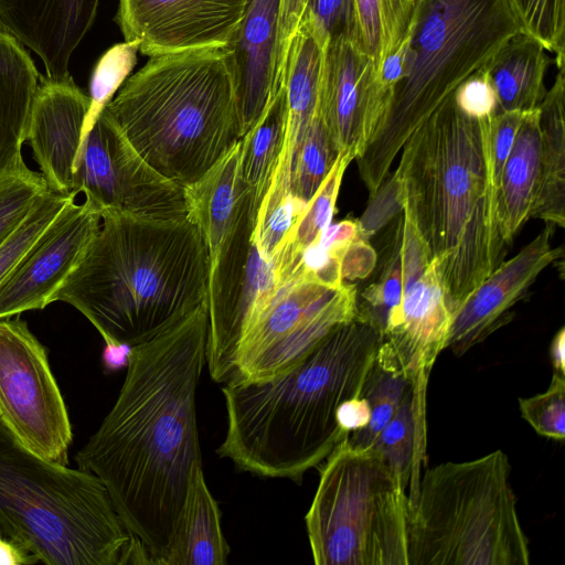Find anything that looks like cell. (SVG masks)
Wrapping results in <instances>:
<instances>
[{
	"label": "cell",
	"mask_w": 565,
	"mask_h": 565,
	"mask_svg": "<svg viewBox=\"0 0 565 565\" xmlns=\"http://www.w3.org/2000/svg\"><path fill=\"white\" fill-rule=\"evenodd\" d=\"M205 302L130 351L111 409L76 452L105 486L127 530L164 565L196 467V391L206 364Z\"/></svg>",
	"instance_id": "obj_1"
},
{
	"label": "cell",
	"mask_w": 565,
	"mask_h": 565,
	"mask_svg": "<svg viewBox=\"0 0 565 565\" xmlns=\"http://www.w3.org/2000/svg\"><path fill=\"white\" fill-rule=\"evenodd\" d=\"M379 344V333L354 318L280 375L225 382L226 433L217 455L242 471L299 482L348 436L338 408L361 396Z\"/></svg>",
	"instance_id": "obj_2"
},
{
	"label": "cell",
	"mask_w": 565,
	"mask_h": 565,
	"mask_svg": "<svg viewBox=\"0 0 565 565\" xmlns=\"http://www.w3.org/2000/svg\"><path fill=\"white\" fill-rule=\"evenodd\" d=\"M490 117L470 118L452 99L411 135L395 170L403 212L429 248L451 318L507 254Z\"/></svg>",
	"instance_id": "obj_3"
},
{
	"label": "cell",
	"mask_w": 565,
	"mask_h": 565,
	"mask_svg": "<svg viewBox=\"0 0 565 565\" xmlns=\"http://www.w3.org/2000/svg\"><path fill=\"white\" fill-rule=\"evenodd\" d=\"M206 284L204 245L189 216L160 221L107 210L53 302L78 310L105 343L134 347L204 303Z\"/></svg>",
	"instance_id": "obj_4"
},
{
	"label": "cell",
	"mask_w": 565,
	"mask_h": 565,
	"mask_svg": "<svg viewBox=\"0 0 565 565\" xmlns=\"http://www.w3.org/2000/svg\"><path fill=\"white\" fill-rule=\"evenodd\" d=\"M105 109L158 173L188 188L239 140L231 51L206 46L150 56Z\"/></svg>",
	"instance_id": "obj_5"
},
{
	"label": "cell",
	"mask_w": 565,
	"mask_h": 565,
	"mask_svg": "<svg viewBox=\"0 0 565 565\" xmlns=\"http://www.w3.org/2000/svg\"><path fill=\"white\" fill-rule=\"evenodd\" d=\"M520 32L524 26L511 0H420L405 76L382 126L356 158L370 195L411 135Z\"/></svg>",
	"instance_id": "obj_6"
},
{
	"label": "cell",
	"mask_w": 565,
	"mask_h": 565,
	"mask_svg": "<svg viewBox=\"0 0 565 565\" xmlns=\"http://www.w3.org/2000/svg\"><path fill=\"white\" fill-rule=\"evenodd\" d=\"M0 534L46 565H125L135 541L95 475L40 458L1 423Z\"/></svg>",
	"instance_id": "obj_7"
},
{
	"label": "cell",
	"mask_w": 565,
	"mask_h": 565,
	"mask_svg": "<svg viewBox=\"0 0 565 565\" xmlns=\"http://www.w3.org/2000/svg\"><path fill=\"white\" fill-rule=\"evenodd\" d=\"M510 472L502 450L427 469L408 514V565H529Z\"/></svg>",
	"instance_id": "obj_8"
},
{
	"label": "cell",
	"mask_w": 565,
	"mask_h": 565,
	"mask_svg": "<svg viewBox=\"0 0 565 565\" xmlns=\"http://www.w3.org/2000/svg\"><path fill=\"white\" fill-rule=\"evenodd\" d=\"M405 491L381 454L347 437L320 469L306 514L317 565H408Z\"/></svg>",
	"instance_id": "obj_9"
},
{
	"label": "cell",
	"mask_w": 565,
	"mask_h": 565,
	"mask_svg": "<svg viewBox=\"0 0 565 565\" xmlns=\"http://www.w3.org/2000/svg\"><path fill=\"white\" fill-rule=\"evenodd\" d=\"M239 140L201 180L185 188L189 217L206 255V365L213 381L234 374L236 317L257 210L238 175Z\"/></svg>",
	"instance_id": "obj_10"
},
{
	"label": "cell",
	"mask_w": 565,
	"mask_h": 565,
	"mask_svg": "<svg viewBox=\"0 0 565 565\" xmlns=\"http://www.w3.org/2000/svg\"><path fill=\"white\" fill-rule=\"evenodd\" d=\"M355 301L354 285L337 288L295 275L243 332L231 379L262 381L289 371L354 319Z\"/></svg>",
	"instance_id": "obj_11"
},
{
	"label": "cell",
	"mask_w": 565,
	"mask_h": 565,
	"mask_svg": "<svg viewBox=\"0 0 565 565\" xmlns=\"http://www.w3.org/2000/svg\"><path fill=\"white\" fill-rule=\"evenodd\" d=\"M0 423L40 458L67 466L68 412L45 347L19 316L0 319Z\"/></svg>",
	"instance_id": "obj_12"
},
{
	"label": "cell",
	"mask_w": 565,
	"mask_h": 565,
	"mask_svg": "<svg viewBox=\"0 0 565 565\" xmlns=\"http://www.w3.org/2000/svg\"><path fill=\"white\" fill-rule=\"evenodd\" d=\"M403 295L393 327L380 339L375 363L403 376L426 406L429 374L446 349L451 313L429 248L403 212Z\"/></svg>",
	"instance_id": "obj_13"
},
{
	"label": "cell",
	"mask_w": 565,
	"mask_h": 565,
	"mask_svg": "<svg viewBox=\"0 0 565 565\" xmlns=\"http://www.w3.org/2000/svg\"><path fill=\"white\" fill-rule=\"evenodd\" d=\"M72 193H83L100 214L113 210L160 221L189 216L185 188L158 173L105 108L77 152Z\"/></svg>",
	"instance_id": "obj_14"
},
{
	"label": "cell",
	"mask_w": 565,
	"mask_h": 565,
	"mask_svg": "<svg viewBox=\"0 0 565 565\" xmlns=\"http://www.w3.org/2000/svg\"><path fill=\"white\" fill-rule=\"evenodd\" d=\"M394 89L386 86L374 61L350 34L324 49L319 109L340 154L356 159L382 126Z\"/></svg>",
	"instance_id": "obj_15"
},
{
	"label": "cell",
	"mask_w": 565,
	"mask_h": 565,
	"mask_svg": "<svg viewBox=\"0 0 565 565\" xmlns=\"http://www.w3.org/2000/svg\"><path fill=\"white\" fill-rule=\"evenodd\" d=\"M116 21L126 42L147 56L226 46L248 0H118Z\"/></svg>",
	"instance_id": "obj_16"
},
{
	"label": "cell",
	"mask_w": 565,
	"mask_h": 565,
	"mask_svg": "<svg viewBox=\"0 0 565 565\" xmlns=\"http://www.w3.org/2000/svg\"><path fill=\"white\" fill-rule=\"evenodd\" d=\"M100 223L102 214L89 201H71L0 287V319L52 303Z\"/></svg>",
	"instance_id": "obj_17"
},
{
	"label": "cell",
	"mask_w": 565,
	"mask_h": 565,
	"mask_svg": "<svg viewBox=\"0 0 565 565\" xmlns=\"http://www.w3.org/2000/svg\"><path fill=\"white\" fill-rule=\"evenodd\" d=\"M554 230L546 225L468 296L452 315L446 349L461 356L511 319L510 309L527 294L539 275L563 257L562 246L551 245Z\"/></svg>",
	"instance_id": "obj_18"
},
{
	"label": "cell",
	"mask_w": 565,
	"mask_h": 565,
	"mask_svg": "<svg viewBox=\"0 0 565 565\" xmlns=\"http://www.w3.org/2000/svg\"><path fill=\"white\" fill-rule=\"evenodd\" d=\"M100 0H0V29L32 50L50 81L72 78L70 61L93 26Z\"/></svg>",
	"instance_id": "obj_19"
},
{
	"label": "cell",
	"mask_w": 565,
	"mask_h": 565,
	"mask_svg": "<svg viewBox=\"0 0 565 565\" xmlns=\"http://www.w3.org/2000/svg\"><path fill=\"white\" fill-rule=\"evenodd\" d=\"M88 107V95L73 78H41L26 141L40 173L54 192L73 194L74 164Z\"/></svg>",
	"instance_id": "obj_20"
},
{
	"label": "cell",
	"mask_w": 565,
	"mask_h": 565,
	"mask_svg": "<svg viewBox=\"0 0 565 565\" xmlns=\"http://www.w3.org/2000/svg\"><path fill=\"white\" fill-rule=\"evenodd\" d=\"M280 0H248L226 45L236 79L239 139L257 122L280 88L277 78Z\"/></svg>",
	"instance_id": "obj_21"
},
{
	"label": "cell",
	"mask_w": 565,
	"mask_h": 565,
	"mask_svg": "<svg viewBox=\"0 0 565 565\" xmlns=\"http://www.w3.org/2000/svg\"><path fill=\"white\" fill-rule=\"evenodd\" d=\"M540 179V108H535L524 113L497 185L498 222L507 245L532 216Z\"/></svg>",
	"instance_id": "obj_22"
},
{
	"label": "cell",
	"mask_w": 565,
	"mask_h": 565,
	"mask_svg": "<svg viewBox=\"0 0 565 565\" xmlns=\"http://www.w3.org/2000/svg\"><path fill=\"white\" fill-rule=\"evenodd\" d=\"M40 82L24 46L0 29V168L22 151Z\"/></svg>",
	"instance_id": "obj_23"
},
{
	"label": "cell",
	"mask_w": 565,
	"mask_h": 565,
	"mask_svg": "<svg viewBox=\"0 0 565 565\" xmlns=\"http://www.w3.org/2000/svg\"><path fill=\"white\" fill-rule=\"evenodd\" d=\"M548 65V52L536 38L525 32L512 36L484 66L497 94V113L539 108L547 92Z\"/></svg>",
	"instance_id": "obj_24"
},
{
	"label": "cell",
	"mask_w": 565,
	"mask_h": 565,
	"mask_svg": "<svg viewBox=\"0 0 565 565\" xmlns=\"http://www.w3.org/2000/svg\"><path fill=\"white\" fill-rule=\"evenodd\" d=\"M565 67L540 105L541 179L531 217L565 226Z\"/></svg>",
	"instance_id": "obj_25"
},
{
	"label": "cell",
	"mask_w": 565,
	"mask_h": 565,
	"mask_svg": "<svg viewBox=\"0 0 565 565\" xmlns=\"http://www.w3.org/2000/svg\"><path fill=\"white\" fill-rule=\"evenodd\" d=\"M228 554L217 502L199 466L164 565H224Z\"/></svg>",
	"instance_id": "obj_26"
},
{
	"label": "cell",
	"mask_w": 565,
	"mask_h": 565,
	"mask_svg": "<svg viewBox=\"0 0 565 565\" xmlns=\"http://www.w3.org/2000/svg\"><path fill=\"white\" fill-rule=\"evenodd\" d=\"M326 47L300 26L288 46L281 75L288 110L282 158L290 167L295 150L318 109Z\"/></svg>",
	"instance_id": "obj_27"
},
{
	"label": "cell",
	"mask_w": 565,
	"mask_h": 565,
	"mask_svg": "<svg viewBox=\"0 0 565 565\" xmlns=\"http://www.w3.org/2000/svg\"><path fill=\"white\" fill-rule=\"evenodd\" d=\"M287 122V100L281 84L257 122L239 139L238 175L257 212L284 152Z\"/></svg>",
	"instance_id": "obj_28"
},
{
	"label": "cell",
	"mask_w": 565,
	"mask_h": 565,
	"mask_svg": "<svg viewBox=\"0 0 565 565\" xmlns=\"http://www.w3.org/2000/svg\"><path fill=\"white\" fill-rule=\"evenodd\" d=\"M370 448L381 454L405 491L411 509L426 461V408L415 399L412 386Z\"/></svg>",
	"instance_id": "obj_29"
},
{
	"label": "cell",
	"mask_w": 565,
	"mask_h": 565,
	"mask_svg": "<svg viewBox=\"0 0 565 565\" xmlns=\"http://www.w3.org/2000/svg\"><path fill=\"white\" fill-rule=\"evenodd\" d=\"M420 0H353L352 36L381 73L409 31Z\"/></svg>",
	"instance_id": "obj_30"
},
{
	"label": "cell",
	"mask_w": 565,
	"mask_h": 565,
	"mask_svg": "<svg viewBox=\"0 0 565 565\" xmlns=\"http://www.w3.org/2000/svg\"><path fill=\"white\" fill-rule=\"evenodd\" d=\"M339 148L318 109L308 125L291 160V194L307 204L318 191L337 159Z\"/></svg>",
	"instance_id": "obj_31"
},
{
	"label": "cell",
	"mask_w": 565,
	"mask_h": 565,
	"mask_svg": "<svg viewBox=\"0 0 565 565\" xmlns=\"http://www.w3.org/2000/svg\"><path fill=\"white\" fill-rule=\"evenodd\" d=\"M49 190L43 175L26 166L22 151L0 168V245Z\"/></svg>",
	"instance_id": "obj_32"
},
{
	"label": "cell",
	"mask_w": 565,
	"mask_h": 565,
	"mask_svg": "<svg viewBox=\"0 0 565 565\" xmlns=\"http://www.w3.org/2000/svg\"><path fill=\"white\" fill-rule=\"evenodd\" d=\"M352 160L350 156H339L318 191L307 203L303 214L296 224L290 242L285 246L294 265V274L303 250L317 243L323 231L331 224L342 178Z\"/></svg>",
	"instance_id": "obj_33"
},
{
	"label": "cell",
	"mask_w": 565,
	"mask_h": 565,
	"mask_svg": "<svg viewBox=\"0 0 565 565\" xmlns=\"http://www.w3.org/2000/svg\"><path fill=\"white\" fill-rule=\"evenodd\" d=\"M411 384L401 375L374 363L365 380L361 396L370 406L369 424L347 436L350 446L370 448L393 417Z\"/></svg>",
	"instance_id": "obj_34"
},
{
	"label": "cell",
	"mask_w": 565,
	"mask_h": 565,
	"mask_svg": "<svg viewBox=\"0 0 565 565\" xmlns=\"http://www.w3.org/2000/svg\"><path fill=\"white\" fill-rule=\"evenodd\" d=\"M76 195L49 190L32 207L21 224L0 245V287L12 275L25 255Z\"/></svg>",
	"instance_id": "obj_35"
},
{
	"label": "cell",
	"mask_w": 565,
	"mask_h": 565,
	"mask_svg": "<svg viewBox=\"0 0 565 565\" xmlns=\"http://www.w3.org/2000/svg\"><path fill=\"white\" fill-rule=\"evenodd\" d=\"M138 51L137 41H125L109 49L96 64L89 84V107L82 129L79 148L104 108L135 67Z\"/></svg>",
	"instance_id": "obj_36"
},
{
	"label": "cell",
	"mask_w": 565,
	"mask_h": 565,
	"mask_svg": "<svg viewBox=\"0 0 565 565\" xmlns=\"http://www.w3.org/2000/svg\"><path fill=\"white\" fill-rule=\"evenodd\" d=\"M525 33L555 54L557 68L565 67V0H511Z\"/></svg>",
	"instance_id": "obj_37"
},
{
	"label": "cell",
	"mask_w": 565,
	"mask_h": 565,
	"mask_svg": "<svg viewBox=\"0 0 565 565\" xmlns=\"http://www.w3.org/2000/svg\"><path fill=\"white\" fill-rule=\"evenodd\" d=\"M521 416L541 436L565 438V376L554 372L548 388L541 394L519 398Z\"/></svg>",
	"instance_id": "obj_38"
},
{
	"label": "cell",
	"mask_w": 565,
	"mask_h": 565,
	"mask_svg": "<svg viewBox=\"0 0 565 565\" xmlns=\"http://www.w3.org/2000/svg\"><path fill=\"white\" fill-rule=\"evenodd\" d=\"M298 26L326 47L341 35H352L353 0H308Z\"/></svg>",
	"instance_id": "obj_39"
},
{
	"label": "cell",
	"mask_w": 565,
	"mask_h": 565,
	"mask_svg": "<svg viewBox=\"0 0 565 565\" xmlns=\"http://www.w3.org/2000/svg\"><path fill=\"white\" fill-rule=\"evenodd\" d=\"M370 196L365 212L358 220L361 233L366 239L403 212L404 194L398 175L394 172L386 178Z\"/></svg>",
	"instance_id": "obj_40"
},
{
	"label": "cell",
	"mask_w": 565,
	"mask_h": 565,
	"mask_svg": "<svg viewBox=\"0 0 565 565\" xmlns=\"http://www.w3.org/2000/svg\"><path fill=\"white\" fill-rule=\"evenodd\" d=\"M454 100L461 113L473 119H483L497 113V94L484 67L457 88Z\"/></svg>",
	"instance_id": "obj_41"
},
{
	"label": "cell",
	"mask_w": 565,
	"mask_h": 565,
	"mask_svg": "<svg viewBox=\"0 0 565 565\" xmlns=\"http://www.w3.org/2000/svg\"><path fill=\"white\" fill-rule=\"evenodd\" d=\"M524 113L519 110L500 111L490 117V141L495 192Z\"/></svg>",
	"instance_id": "obj_42"
},
{
	"label": "cell",
	"mask_w": 565,
	"mask_h": 565,
	"mask_svg": "<svg viewBox=\"0 0 565 565\" xmlns=\"http://www.w3.org/2000/svg\"><path fill=\"white\" fill-rule=\"evenodd\" d=\"M377 265V254L364 237L352 242L340 258L342 281L365 279Z\"/></svg>",
	"instance_id": "obj_43"
},
{
	"label": "cell",
	"mask_w": 565,
	"mask_h": 565,
	"mask_svg": "<svg viewBox=\"0 0 565 565\" xmlns=\"http://www.w3.org/2000/svg\"><path fill=\"white\" fill-rule=\"evenodd\" d=\"M308 0H280L277 78L281 86V75L289 43L298 29Z\"/></svg>",
	"instance_id": "obj_44"
},
{
	"label": "cell",
	"mask_w": 565,
	"mask_h": 565,
	"mask_svg": "<svg viewBox=\"0 0 565 565\" xmlns=\"http://www.w3.org/2000/svg\"><path fill=\"white\" fill-rule=\"evenodd\" d=\"M361 236L364 237L358 220H344L330 224L321 234L318 243L330 254L341 258L348 246Z\"/></svg>",
	"instance_id": "obj_45"
},
{
	"label": "cell",
	"mask_w": 565,
	"mask_h": 565,
	"mask_svg": "<svg viewBox=\"0 0 565 565\" xmlns=\"http://www.w3.org/2000/svg\"><path fill=\"white\" fill-rule=\"evenodd\" d=\"M338 424L348 436L364 428L370 422V406L366 398L353 397L343 402L337 413Z\"/></svg>",
	"instance_id": "obj_46"
},
{
	"label": "cell",
	"mask_w": 565,
	"mask_h": 565,
	"mask_svg": "<svg viewBox=\"0 0 565 565\" xmlns=\"http://www.w3.org/2000/svg\"><path fill=\"white\" fill-rule=\"evenodd\" d=\"M39 558L20 544L0 534V565H33Z\"/></svg>",
	"instance_id": "obj_47"
},
{
	"label": "cell",
	"mask_w": 565,
	"mask_h": 565,
	"mask_svg": "<svg viewBox=\"0 0 565 565\" xmlns=\"http://www.w3.org/2000/svg\"><path fill=\"white\" fill-rule=\"evenodd\" d=\"M131 348L125 343H105L102 354V364L106 373L116 372L127 367Z\"/></svg>",
	"instance_id": "obj_48"
},
{
	"label": "cell",
	"mask_w": 565,
	"mask_h": 565,
	"mask_svg": "<svg viewBox=\"0 0 565 565\" xmlns=\"http://www.w3.org/2000/svg\"><path fill=\"white\" fill-rule=\"evenodd\" d=\"M554 372L565 374V329L561 328L554 335L550 348Z\"/></svg>",
	"instance_id": "obj_49"
}]
</instances>
